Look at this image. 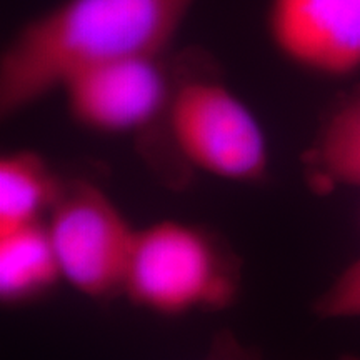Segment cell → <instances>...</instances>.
Masks as SVG:
<instances>
[{"label": "cell", "instance_id": "1", "mask_svg": "<svg viewBox=\"0 0 360 360\" xmlns=\"http://www.w3.org/2000/svg\"><path fill=\"white\" fill-rule=\"evenodd\" d=\"M197 0H62L22 24L0 52V117L32 107L75 72L167 56Z\"/></svg>", "mask_w": 360, "mask_h": 360}, {"label": "cell", "instance_id": "2", "mask_svg": "<svg viewBox=\"0 0 360 360\" xmlns=\"http://www.w3.org/2000/svg\"><path fill=\"white\" fill-rule=\"evenodd\" d=\"M169 141L180 162L231 182H260L269 170V146L249 105L229 87L204 49L169 53Z\"/></svg>", "mask_w": 360, "mask_h": 360}, {"label": "cell", "instance_id": "3", "mask_svg": "<svg viewBox=\"0 0 360 360\" xmlns=\"http://www.w3.org/2000/svg\"><path fill=\"white\" fill-rule=\"evenodd\" d=\"M238 287L233 257L209 232L177 220L135 232L122 295L137 307L167 317L222 310Z\"/></svg>", "mask_w": 360, "mask_h": 360}, {"label": "cell", "instance_id": "4", "mask_svg": "<svg viewBox=\"0 0 360 360\" xmlns=\"http://www.w3.org/2000/svg\"><path fill=\"white\" fill-rule=\"evenodd\" d=\"M45 224L65 282L89 299L124 294L137 229L101 187L65 182Z\"/></svg>", "mask_w": 360, "mask_h": 360}, {"label": "cell", "instance_id": "5", "mask_svg": "<svg viewBox=\"0 0 360 360\" xmlns=\"http://www.w3.org/2000/svg\"><path fill=\"white\" fill-rule=\"evenodd\" d=\"M75 124L101 134L135 135L142 143L169 141L167 56L125 57L75 72L60 87ZM170 142V141H169Z\"/></svg>", "mask_w": 360, "mask_h": 360}, {"label": "cell", "instance_id": "6", "mask_svg": "<svg viewBox=\"0 0 360 360\" xmlns=\"http://www.w3.org/2000/svg\"><path fill=\"white\" fill-rule=\"evenodd\" d=\"M265 32L300 70L328 79L360 72V0H269Z\"/></svg>", "mask_w": 360, "mask_h": 360}, {"label": "cell", "instance_id": "7", "mask_svg": "<svg viewBox=\"0 0 360 360\" xmlns=\"http://www.w3.org/2000/svg\"><path fill=\"white\" fill-rule=\"evenodd\" d=\"M302 164L314 192L360 188V82L328 105Z\"/></svg>", "mask_w": 360, "mask_h": 360}, {"label": "cell", "instance_id": "8", "mask_svg": "<svg viewBox=\"0 0 360 360\" xmlns=\"http://www.w3.org/2000/svg\"><path fill=\"white\" fill-rule=\"evenodd\" d=\"M62 277L47 224L35 222L0 233V300L25 304L51 292Z\"/></svg>", "mask_w": 360, "mask_h": 360}, {"label": "cell", "instance_id": "9", "mask_svg": "<svg viewBox=\"0 0 360 360\" xmlns=\"http://www.w3.org/2000/svg\"><path fill=\"white\" fill-rule=\"evenodd\" d=\"M64 186L39 152H7L0 159V233L47 219Z\"/></svg>", "mask_w": 360, "mask_h": 360}, {"label": "cell", "instance_id": "10", "mask_svg": "<svg viewBox=\"0 0 360 360\" xmlns=\"http://www.w3.org/2000/svg\"><path fill=\"white\" fill-rule=\"evenodd\" d=\"M314 314L327 321L360 317V257L315 299Z\"/></svg>", "mask_w": 360, "mask_h": 360}, {"label": "cell", "instance_id": "11", "mask_svg": "<svg viewBox=\"0 0 360 360\" xmlns=\"http://www.w3.org/2000/svg\"><path fill=\"white\" fill-rule=\"evenodd\" d=\"M202 360H264L257 349L249 347L229 328L217 332L210 340L209 349ZM339 360H360L352 355H345Z\"/></svg>", "mask_w": 360, "mask_h": 360}]
</instances>
